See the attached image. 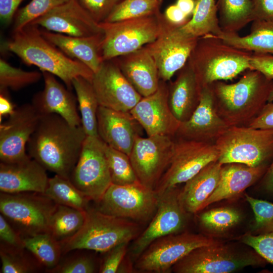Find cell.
<instances>
[{
    "label": "cell",
    "mask_w": 273,
    "mask_h": 273,
    "mask_svg": "<svg viewBox=\"0 0 273 273\" xmlns=\"http://www.w3.org/2000/svg\"><path fill=\"white\" fill-rule=\"evenodd\" d=\"M86 135L59 115H42L27 145L29 156L47 170L69 179Z\"/></svg>",
    "instance_id": "6da1fadb"
},
{
    "label": "cell",
    "mask_w": 273,
    "mask_h": 273,
    "mask_svg": "<svg viewBox=\"0 0 273 273\" xmlns=\"http://www.w3.org/2000/svg\"><path fill=\"white\" fill-rule=\"evenodd\" d=\"M209 85L217 113L228 125L247 126L268 102L273 80L248 70L236 83L217 81Z\"/></svg>",
    "instance_id": "7a4b0ae2"
},
{
    "label": "cell",
    "mask_w": 273,
    "mask_h": 273,
    "mask_svg": "<svg viewBox=\"0 0 273 273\" xmlns=\"http://www.w3.org/2000/svg\"><path fill=\"white\" fill-rule=\"evenodd\" d=\"M6 47L26 64L59 78L70 90L73 88V80L77 77L92 81L93 71L81 62L68 57L46 39L36 25L30 23L13 31Z\"/></svg>",
    "instance_id": "3957f363"
},
{
    "label": "cell",
    "mask_w": 273,
    "mask_h": 273,
    "mask_svg": "<svg viewBox=\"0 0 273 273\" xmlns=\"http://www.w3.org/2000/svg\"><path fill=\"white\" fill-rule=\"evenodd\" d=\"M252 52L238 49L211 35L199 38L188 61L201 88L217 81L232 80L252 70Z\"/></svg>",
    "instance_id": "277c9868"
},
{
    "label": "cell",
    "mask_w": 273,
    "mask_h": 273,
    "mask_svg": "<svg viewBox=\"0 0 273 273\" xmlns=\"http://www.w3.org/2000/svg\"><path fill=\"white\" fill-rule=\"evenodd\" d=\"M267 261L251 247L236 243L212 244L197 248L176 263V273H231L247 266L263 267Z\"/></svg>",
    "instance_id": "5b68a950"
},
{
    "label": "cell",
    "mask_w": 273,
    "mask_h": 273,
    "mask_svg": "<svg viewBox=\"0 0 273 273\" xmlns=\"http://www.w3.org/2000/svg\"><path fill=\"white\" fill-rule=\"evenodd\" d=\"M139 225L129 219L104 214L88 208L84 223L74 236L60 243L62 254L76 250L107 252L138 236Z\"/></svg>",
    "instance_id": "8992f818"
},
{
    "label": "cell",
    "mask_w": 273,
    "mask_h": 273,
    "mask_svg": "<svg viewBox=\"0 0 273 273\" xmlns=\"http://www.w3.org/2000/svg\"><path fill=\"white\" fill-rule=\"evenodd\" d=\"M221 164L269 165L273 160V129L230 126L215 141Z\"/></svg>",
    "instance_id": "52a82bcc"
},
{
    "label": "cell",
    "mask_w": 273,
    "mask_h": 273,
    "mask_svg": "<svg viewBox=\"0 0 273 273\" xmlns=\"http://www.w3.org/2000/svg\"><path fill=\"white\" fill-rule=\"evenodd\" d=\"M163 16L159 11L141 17L100 23L104 35L103 61L134 52L154 41L161 31Z\"/></svg>",
    "instance_id": "ba28073f"
},
{
    "label": "cell",
    "mask_w": 273,
    "mask_h": 273,
    "mask_svg": "<svg viewBox=\"0 0 273 273\" xmlns=\"http://www.w3.org/2000/svg\"><path fill=\"white\" fill-rule=\"evenodd\" d=\"M57 204L44 194L1 193L0 211L22 237L49 233L50 218Z\"/></svg>",
    "instance_id": "9c48e42d"
},
{
    "label": "cell",
    "mask_w": 273,
    "mask_h": 273,
    "mask_svg": "<svg viewBox=\"0 0 273 273\" xmlns=\"http://www.w3.org/2000/svg\"><path fill=\"white\" fill-rule=\"evenodd\" d=\"M159 195L140 182L118 185L111 184L96 209L111 216L146 222L156 212Z\"/></svg>",
    "instance_id": "30bf717a"
},
{
    "label": "cell",
    "mask_w": 273,
    "mask_h": 273,
    "mask_svg": "<svg viewBox=\"0 0 273 273\" xmlns=\"http://www.w3.org/2000/svg\"><path fill=\"white\" fill-rule=\"evenodd\" d=\"M218 240L205 235L188 232L170 234L154 241L136 259L141 271L164 273L193 250Z\"/></svg>",
    "instance_id": "8fae6325"
},
{
    "label": "cell",
    "mask_w": 273,
    "mask_h": 273,
    "mask_svg": "<svg viewBox=\"0 0 273 273\" xmlns=\"http://www.w3.org/2000/svg\"><path fill=\"white\" fill-rule=\"evenodd\" d=\"M174 139L171 162L154 189L158 195L185 183L208 164L218 161L219 156L215 143Z\"/></svg>",
    "instance_id": "7c38bea8"
},
{
    "label": "cell",
    "mask_w": 273,
    "mask_h": 273,
    "mask_svg": "<svg viewBox=\"0 0 273 273\" xmlns=\"http://www.w3.org/2000/svg\"><path fill=\"white\" fill-rule=\"evenodd\" d=\"M70 180L90 201L98 203L112 184L104 151L99 137L86 136Z\"/></svg>",
    "instance_id": "4fadbf2b"
},
{
    "label": "cell",
    "mask_w": 273,
    "mask_h": 273,
    "mask_svg": "<svg viewBox=\"0 0 273 273\" xmlns=\"http://www.w3.org/2000/svg\"><path fill=\"white\" fill-rule=\"evenodd\" d=\"M173 136L138 135L129 156L139 181L154 190L170 164L174 147Z\"/></svg>",
    "instance_id": "5bb4252c"
},
{
    "label": "cell",
    "mask_w": 273,
    "mask_h": 273,
    "mask_svg": "<svg viewBox=\"0 0 273 273\" xmlns=\"http://www.w3.org/2000/svg\"><path fill=\"white\" fill-rule=\"evenodd\" d=\"M180 190L178 186H174L159 195L157 208L150 223L131 247L132 256L136 259L155 240L184 231L190 214L180 201Z\"/></svg>",
    "instance_id": "9a60e30c"
},
{
    "label": "cell",
    "mask_w": 273,
    "mask_h": 273,
    "mask_svg": "<svg viewBox=\"0 0 273 273\" xmlns=\"http://www.w3.org/2000/svg\"><path fill=\"white\" fill-rule=\"evenodd\" d=\"M179 26L168 21L163 14L160 33L145 46L155 61L160 79L166 82L186 64L199 39L184 34Z\"/></svg>",
    "instance_id": "2e32d148"
},
{
    "label": "cell",
    "mask_w": 273,
    "mask_h": 273,
    "mask_svg": "<svg viewBox=\"0 0 273 273\" xmlns=\"http://www.w3.org/2000/svg\"><path fill=\"white\" fill-rule=\"evenodd\" d=\"M41 116L31 103H27L15 108L8 119L1 123V162H16L29 157L27 145Z\"/></svg>",
    "instance_id": "e0dca14e"
},
{
    "label": "cell",
    "mask_w": 273,
    "mask_h": 273,
    "mask_svg": "<svg viewBox=\"0 0 273 273\" xmlns=\"http://www.w3.org/2000/svg\"><path fill=\"white\" fill-rule=\"evenodd\" d=\"M99 105L130 112L143 97L122 73L115 59L104 61L91 81Z\"/></svg>",
    "instance_id": "ac0fdd59"
},
{
    "label": "cell",
    "mask_w": 273,
    "mask_h": 273,
    "mask_svg": "<svg viewBox=\"0 0 273 273\" xmlns=\"http://www.w3.org/2000/svg\"><path fill=\"white\" fill-rule=\"evenodd\" d=\"M168 84L160 80L157 89L142 97L130 112L144 129L147 136H174L179 126L168 102Z\"/></svg>",
    "instance_id": "d6986e66"
},
{
    "label": "cell",
    "mask_w": 273,
    "mask_h": 273,
    "mask_svg": "<svg viewBox=\"0 0 273 273\" xmlns=\"http://www.w3.org/2000/svg\"><path fill=\"white\" fill-rule=\"evenodd\" d=\"M217 113L210 85L202 88L197 108L187 121L180 122L175 138L215 143L229 127Z\"/></svg>",
    "instance_id": "ffe728a7"
},
{
    "label": "cell",
    "mask_w": 273,
    "mask_h": 273,
    "mask_svg": "<svg viewBox=\"0 0 273 273\" xmlns=\"http://www.w3.org/2000/svg\"><path fill=\"white\" fill-rule=\"evenodd\" d=\"M30 24L47 31L74 36H88L103 33L100 23L76 0H69Z\"/></svg>",
    "instance_id": "44dd1931"
},
{
    "label": "cell",
    "mask_w": 273,
    "mask_h": 273,
    "mask_svg": "<svg viewBox=\"0 0 273 273\" xmlns=\"http://www.w3.org/2000/svg\"><path fill=\"white\" fill-rule=\"evenodd\" d=\"M98 132L108 146L129 156L135 140L143 128L130 112L116 111L99 106Z\"/></svg>",
    "instance_id": "7402d4cb"
},
{
    "label": "cell",
    "mask_w": 273,
    "mask_h": 273,
    "mask_svg": "<svg viewBox=\"0 0 273 273\" xmlns=\"http://www.w3.org/2000/svg\"><path fill=\"white\" fill-rule=\"evenodd\" d=\"M49 178L47 170L30 156L23 160L0 163L1 193L44 194Z\"/></svg>",
    "instance_id": "603a6c76"
},
{
    "label": "cell",
    "mask_w": 273,
    "mask_h": 273,
    "mask_svg": "<svg viewBox=\"0 0 273 273\" xmlns=\"http://www.w3.org/2000/svg\"><path fill=\"white\" fill-rule=\"evenodd\" d=\"M44 80L43 90L33 97L31 104L41 115H59L73 126L81 125L77 109V99L66 86L47 72H41Z\"/></svg>",
    "instance_id": "cb8c5ba5"
},
{
    "label": "cell",
    "mask_w": 273,
    "mask_h": 273,
    "mask_svg": "<svg viewBox=\"0 0 273 273\" xmlns=\"http://www.w3.org/2000/svg\"><path fill=\"white\" fill-rule=\"evenodd\" d=\"M114 59L124 76L143 97L157 89L160 81L158 69L145 46Z\"/></svg>",
    "instance_id": "d4e9b609"
},
{
    "label": "cell",
    "mask_w": 273,
    "mask_h": 273,
    "mask_svg": "<svg viewBox=\"0 0 273 273\" xmlns=\"http://www.w3.org/2000/svg\"><path fill=\"white\" fill-rule=\"evenodd\" d=\"M269 165L251 167L238 163L222 164L218 185L203 206L234 198L260 179Z\"/></svg>",
    "instance_id": "484cf974"
},
{
    "label": "cell",
    "mask_w": 273,
    "mask_h": 273,
    "mask_svg": "<svg viewBox=\"0 0 273 273\" xmlns=\"http://www.w3.org/2000/svg\"><path fill=\"white\" fill-rule=\"evenodd\" d=\"M201 90L194 69L187 61L176 79L168 84L169 106L178 121L183 122L191 117L199 104Z\"/></svg>",
    "instance_id": "4316f807"
},
{
    "label": "cell",
    "mask_w": 273,
    "mask_h": 273,
    "mask_svg": "<svg viewBox=\"0 0 273 273\" xmlns=\"http://www.w3.org/2000/svg\"><path fill=\"white\" fill-rule=\"evenodd\" d=\"M40 30L46 39L66 55L83 63L94 73L97 71L104 61L102 53L103 33L88 36H74L41 28Z\"/></svg>",
    "instance_id": "83f0119b"
},
{
    "label": "cell",
    "mask_w": 273,
    "mask_h": 273,
    "mask_svg": "<svg viewBox=\"0 0 273 273\" xmlns=\"http://www.w3.org/2000/svg\"><path fill=\"white\" fill-rule=\"evenodd\" d=\"M221 166L218 161L211 162L180 189V200L188 213L194 214L202 210L204 203L218 185Z\"/></svg>",
    "instance_id": "f1b7e54d"
},
{
    "label": "cell",
    "mask_w": 273,
    "mask_h": 273,
    "mask_svg": "<svg viewBox=\"0 0 273 273\" xmlns=\"http://www.w3.org/2000/svg\"><path fill=\"white\" fill-rule=\"evenodd\" d=\"M212 36L238 49L273 55V20L253 21L251 32L246 36H241L236 32L224 31L217 36Z\"/></svg>",
    "instance_id": "f546056e"
},
{
    "label": "cell",
    "mask_w": 273,
    "mask_h": 273,
    "mask_svg": "<svg viewBox=\"0 0 273 273\" xmlns=\"http://www.w3.org/2000/svg\"><path fill=\"white\" fill-rule=\"evenodd\" d=\"M217 12L216 0H196L192 18L179 28L184 34L193 38L217 36L223 31Z\"/></svg>",
    "instance_id": "4dcf8cb0"
},
{
    "label": "cell",
    "mask_w": 273,
    "mask_h": 273,
    "mask_svg": "<svg viewBox=\"0 0 273 273\" xmlns=\"http://www.w3.org/2000/svg\"><path fill=\"white\" fill-rule=\"evenodd\" d=\"M78 103L81 125L86 136L99 137L97 112L100 106L92 83L79 76L72 81Z\"/></svg>",
    "instance_id": "1f68e13d"
},
{
    "label": "cell",
    "mask_w": 273,
    "mask_h": 273,
    "mask_svg": "<svg viewBox=\"0 0 273 273\" xmlns=\"http://www.w3.org/2000/svg\"><path fill=\"white\" fill-rule=\"evenodd\" d=\"M86 211L57 204L49 224V233L61 243L74 236L83 226Z\"/></svg>",
    "instance_id": "d6a6232c"
},
{
    "label": "cell",
    "mask_w": 273,
    "mask_h": 273,
    "mask_svg": "<svg viewBox=\"0 0 273 273\" xmlns=\"http://www.w3.org/2000/svg\"><path fill=\"white\" fill-rule=\"evenodd\" d=\"M219 21L222 30L236 32L253 21L251 0H217Z\"/></svg>",
    "instance_id": "836d02e7"
},
{
    "label": "cell",
    "mask_w": 273,
    "mask_h": 273,
    "mask_svg": "<svg viewBox=\"0 0 273 273\" xmlns=\"http://www.w3.org/2000/svg\"><path fill=\"white\" fill-rule=\"evenodd\" d=\"M242 219V214L239 210L226 206L210 209L198 216V222L202 230L206 235L213 238L234 229Z\"/></svg>",
    "instance_id": "e575fe53"
},
{
    "label": "cell",
    "mask_w": 273,
    "mask_h": 273,
    "mask_svg": "<svg viewBox=\"0 0 273 273\" xmlns=\"http://www.w3.org/2000/svg\"><path fill=\"white\" fill-rule=\"evenodd\" d=\"M25 249L38 262L51 269L58 265L62 254L61 244L49 233H42L22 237Z\"/></svg>",
    "instance_id": "d590c367"
},
{
    "label": "cell",
    "mask_w": 273,
    "mask_h": 273,
    "mask_svg": "<svg viewBox=\"0 0 273 273\" xmlns=\"http://www.w3.org/2000/svg\"><path fill=\"white\" fill-rule=\"evenodd\" d=\"M44 194L56 204L86 211L90 200L69 179L55 174L49 178Z\"/></svg>",
    "instance_id": "8d00e7d4"
},
{
    "label": "cell",
    "mask_w": 273,
    "mask_h": 273,
    "mask_svg": "<svg viewBox=\"0 0 273 273\" xmlns=\"http://www.w3.org/2000/svg\"><path fill=\"white\" fill-rule=\"evenodd\" d=\"M104 151L112 184L125 185L140 182L126 154L104 143Z\"/></svg>",
    "instance_id": "74e56055"
},
{
    "label": "cell",
    "mask_w": 273,
    "mask_h": 273,
    "mask_svg": "<svg viewBox=\"0 0 273 273\" xmlns=\"http://www.w3.org/2000/svg\"><path fill=\"white\" fill-rule=\"evenodd\" d=\"M163 0H122L104 22H116L157 13Z\"/></svg>",
    "instance_id": "f35d334b"
},
{
    "label": "cell",
    "mask_w": 273,
    "mask_h": 273,
    "mask_svg": "<svg viewBox=\"0 0 273 273\" xmlns=\"http://www.w3.org/2000/svg\"><path fill=\"white\" fill-rule=\"evenodd\" d=\"M41 77L42 72L25 71L0 59V89L19 90L37 82Z\"/></svg>",
    "instance_id": "ab89813d"
},
{
    "label": "cell",
    "mask_w": 273,
    "mask_h": 273,
    "mask_svg": "<svg viewBox=\"0 0 273 273\" xmlns=\"http://www.w3.org/2000/svg\"><path fill=\"white\" fill-rule=\"evenodd\" d=\"M24 249L1 243V272L30 273L37 270V266L25 254Z\"/></svg>",
    "instance_id": "60d3db41"
},
{
    "label": "cell",
    "mask_w": 273,
    "mask_h": 273,
    "mask_svg": "<svg viewBox=\"0 0 273 273\" xmlns=\"http://www.w3.org/2000/svg\"><path fill=\"white\" fill-rule=\"evenodd\" d=\"M69 0H31L19 9L13 20V31L30 24L35 19Z\"/></svg>",
    "instance_id": "b9f144b4"
},
{
    "label": "cell",
    "mask_w": 273,
    "mask_h": 273,
    "mask_svg": "<svg viewBox=\"0 0 273 273\" xmlns=\"http://www.w3.org/2000/svg\"><path fill=\"white\" fill-rule=\"evenodd\" d=\"M254 216L250 233L261 235L273 233V203L245 195Z\"/></svg>",
    "instance_id": "7bdbcfd3"
},
{
    "label": "cell",
    "mask_w": 273,
    "mask_h": 273,
    "mask_svg": "<svg viewBox=\"0 0 273 273\" xmlns=\"http://www.w3.org/2000/svg\"><path fill=\"white\" fill-rule=\"evenodd\" d=\"M238 240L253 249L267 262L273 264V233L261 235L246 233Z\"/></svg>",
    "instance_id": "ee69618b"
},
{
    "label": "cell",
    "mask_w": 273,
    "mask_h": 273,
    "mask_svg": "<svg viewBox=\"0 0 273 273\" xmlns=\"http://www.w3.org/2000/svg\"><path fill=\"white\" fill-rule=\"evenodd\" d=\"M96 267L92 258L86 255H78L59 263L48 271L55 273H93L96 271Z\"/></svg>",
    "instance_id": "f6af8a7d"
},
{
    "label": "cell",
    "mask_w": 273,
    "mask_h": 273,
    "mask_svg": "<svg viewBox=\"0 0 273 273\" xmlns=\"http://www.w3.org/2000/svg\"><path fill=\"white\" fill-rule=\"evenodd\" d=\"M122 0H76L98 23L105 21L115 7Z\"/></svg>",
    "instance_id": "bcb514c9"
},
{
    "label": "cell",
    "mask_w": 273,
    "mask_h": 273,
    "mask_svg": "<svg viewBox=\"0 0 273 273\" xmlns=\"http://www.w3.org/2000/svg\"><path fill=\"white\" fill-rule=\"evenodd\" d=\"M128 244L122 243L107 251V254L101 264L99 272L101 273L118 272L122 262L125 259Z\"/></svg>",
    "instance_id": "7dc6e473"
},
{
    "label": "cell",
    "mask_w": 273,
    "mask_h": 273,
    "mask_svg": "<svg viewBox=\"0 0 273 273\" xmlns=\"http://www.w3.org/2000/svg\"><path fill=\"white\" fill-rule=\"evenodd\" d=\"M0 239L1 243L19 248H24L22 237L5 217L0 215Z\"/></svg>",
    "instance_id": "c3c4849f"
},
{
    "label": "cell",
    "mask_w": 273,
    "mask_h": 273,
    "mask_svg": "<svg viewBox=\"0 0 273 273\" xmlns=\"http://www.w3.org/2000/svg\"><path fill=\"white\" fill-rule=\"evenodd\" d=\"M250 63L252 70H257L268 79L273 80V55L253 53Z\"/></svg>",
    "instance_id": "681fc988"
},
{
    "label": "cell",
    "mask_w": 273,
    "mask_h": 273,
    "mask_svg": "<svg viewBox=\"0 0 273 273\" xmlns=\"http://www.w3.org/2000/svg\"><path fill=\"white\" fill-rule=\"evenodd\" d=\"M247 126L273 129V102L267 103L257 116Z\"/></svg>",
    "instance_id": "f907efd6"
},
{
    "label": "cell",
    "mask_w": 273,
    "mask_h": 273,
    "mask_svg": "<svg viewBox=\"0 0 273 273\" xmlns=\"http://www.w3.org/2000/svg\"><path fill=\"white\" fill-rule=\"evenodd\" d=\"M254 20H273V0H251Z\"/></svg>",
    "instance_id": "816d5d0a"
},
{
    "label": "cell",
    "mask_w": 273,
    "mask_h": 273,
    "mask_svg": "<svg viewBox=\"0 0 273 273\" xmlns=\"http://www.w3.org/2000/svg\"><path fill=\"white\" fill-rule=\"evenodd\" d=\"M24 0H0V18L5 25L14 20L20 4Z\"/></svg>",
    "instance_id": "f5cc1de1"
},
{
    "label": "cell",
    "mask_w": 273,
    "mask_h": 273,
    "mask_svg": "<svg viewBox=\"0 0 273 273\" xmlns=\"http://www.w3.org/2000/svg\"><path fill=\"white\" fill-rule=\"evenodd\" d=\"M166 19L172 24L182 25L187 22L188 16L175 5L169 6L164 14Z\"/></svg>",
    "instance_id": "db71d44e"
},
{
    "label": "cell",
    "mask_w": 273,
    "mask_h": 273,
    "mask_svg": "<svg viewBox=\"0 0 273 273\" xmlns=\"http://www.w3.org/2000/svg\"><path fill=\"white\" fill-rule=\"evenodd\" d=\"M15 108L11 102L8 93V89H0V118L9 116L14 112Z\"/></svg>",
    "instance_id": "11a10c76"
},
{
    "label": "cell",
    "mask_w": 273,
    "mask_h": 273,
    "mask_svg": "<svg viewBox=\"0 0 273 273\" xmlns=\"http://www.w3.org/2000/svg\"><path fill=\"white\" fill-rule=\"evenodd\" d=\"M260 187L266 193L273 194V160L261 178Z\"/></svg>",
    "instance_id": "9f6ffc18"
},
{
    "label": "cell",
    "mask_w": 273,
    "mask_h": 273,
    "mask_svg": "<svg viewBox=\"0 0 273 273\" xmlns=\"http://www.w3.org/2000/svg\"><path fill=\"white\" fill-rule=\"evenodd\" d=\"M176 5L188 17L193 13L195 7V1L194 0H177Z\"/></svg>",
    "instance_id": "6f0895ef"
}]
</instances>
